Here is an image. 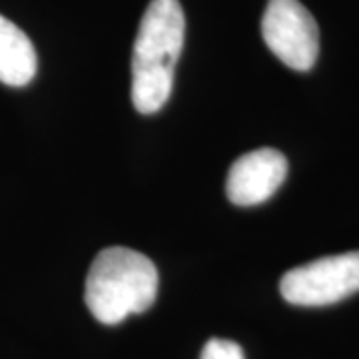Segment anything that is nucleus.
<instances>
[{"instance_id":"1","label":"nucleus","mask_w":359,"mask_h":359,"mask_svg":"<svg viewBox=\"0 0 359 359\" xmlns=\"http://www.w3.org/2000/svg\"><path fill=\"white\" fill-rule=\"evenodd\" d=\"M184 32L186 18L178 0L148 4L132 50V104L140 114H154L170 100Z\"/></svg>"},{"instance_id":"2","label":"nucleus","mask_w":359,"mask_h":359,"mask_svg":"<svg viewBox=\"0 0 359 359\" xmlns=\"http://www.w3.org/2000/svg\"><path fill=\"white\" fill-rule=\"evenodd\" d=\"M158 295L154 262L136 250L114 245L98 252L88 269L84 299L90 313L104 325L152 308Z\"/></svg>"},{"instance_id":"3","label":"nucleus","mask_w":359,"mask_h":359,"mask_svg":"<svg viewBox=\"0 0 359 359\" xmlns=\"http://www.w3.org/2000/svg\"><path fill=\"white\" fill-rule=\"evenodd\" d=\"M287 304L304 308L332 306L359 292V252L320 257L290 269L280 282Z\"/></svg>"},{"instance_id":"4","label":"nucleus","mask_w":359,"mask_h":359,"mask_svg":"<svg viewBox=\"0 0 359 359\" xmlns=\"http://www.w3.org/2000/svg\"><path fill=\"white\" fill-rule=\"evenodd\" d=\"M262 36L292 70L308 72L318 60L320 28L299 0H269L262 16Z\"/></svg>"},{"instance_id":"5","label":"nucleus","mask_w":359,"mask_h":359,"mask_svg":"<svg viewBox=\"0 0 359 359\" xmlns=\"http://www.w3.org/2000/svg\"><path fill=\"white\" fill-rule=\"evenodd\" d=\"M287 176V160L276 148H259L240 156L228 172L226 194L236 205L264 204Z\"/></svg>"},{"instance_id":"6","label":"nucleus","mask_w":359,"mask_h":359,"mask_svg":"<svg viewBox=\"0 0 359 359\" xmlns=\"http://www.w3.org/2000/svg\"><path fill=\"white\" fill-rule=\"evenodd\" d=\"M39 60L30 39L0 14V82L20 88L32 82Z\"/></svg>"},{"instance_id":"7","label":"nucleus","mask_w":359,"mask_h":359,"mask_svg":"<svg viewBox=\"0 0 359 359\" xmlns=\"http://www.w3.org/2000/svg\"><path fill=\"white\" fill-rule=\"evenodd\" d=\"M200 359H245L244 349L231 339L212 337L202 349Z\"/></svg>"}]
</instances>
